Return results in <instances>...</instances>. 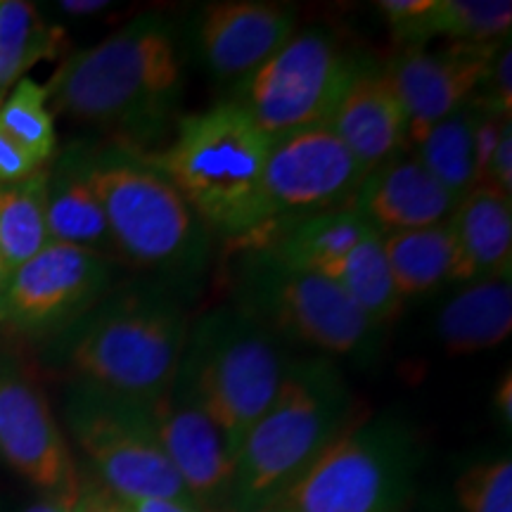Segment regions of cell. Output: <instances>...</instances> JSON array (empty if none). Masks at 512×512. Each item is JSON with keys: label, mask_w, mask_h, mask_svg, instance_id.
Returning a JSON list of instances; mask_svg holds the SVG:
<instances>
[{"label": "cell", "mask_w": 512, "mask_h": 512, "mask_svg": "<svg viewBox=\"0 0 512 512\" xmlns=\"http://www.w3.org/2000/svg\"><path fill=\"white\" fill-rule=\"evenodd\" d=\"M62 12L67 15H76V17H88V15H98V12H105L110 8V3L105 0H64L60 3Z\"/></svg>", "instance_id": "cell-39"}, {"label": "cell", "mask_w": 512, "mask_h": 512, "mask_svg": "<svg viewBox=\"0 0 512 512\" xmlns=\"http://www.w3.org/2000/svg\"><path fill=\"white\" fill-rule=\"evenodd\" d=\"M366 176L330 126L275 136L264 169L268 221L349 209Z\"/></svg>", "instance_id": "cell-12"}, {"label": "cell", "mask_w": 512, "mask_h": 512, "mask_svg": "<svg viewBox=\"0 0 512 512\" xmlns=\"http://www.w3.org/2000/svg\"><path fill=\"white\" fill-rule=\"evenodd\" d=\"M501 43H451L441 50L403 48L389 62L384 72L406 112L408 143L418 145L434 124L477 98Z\"/></svg>", "instance_id": "cell-14"}, {"label": "cell", "mask_w": 512, "mask_h": 512, "mask_svg": "<svg viewBox=\"0 0 512 512\" xmlns=\"http://www.w3.org/2000/svg\"><path fill=\"white\" fill-rule=\"evenodd\" d=\"M0 463L41 496L76 494L81 482L41 384L5 351H0Z\"/></svg>", "instance_id": "cell-13"}, {"label": "cell", "mask_w": 512, "mask_h": 512, "mask_svg": "<svg viewBox=\"0 0 512 512\" xmlns=\"http://www.w3.org/2000/svg\"><path fill=\"white\" fill-rule=\"evenodd\" d=\"M510 0H432L425 15L396 29L394 36L406 48H422L434 38L463 46L501 43L510 36Z\"/></svg>", "instance_id": "cell-23"}, {"label": "cell", "mask_w": 512, "mask_h": 512, "mask_svg": "<svg viewBox=\"0 0 512 512\" xmlns=\"http://www.w3.org/2000/svg\"><path fill=\"white\" fill-rule=\"evenodd\" d=\"M456 245L453 283L510 275L512 197L491 185H475L448 216Z\"/></svg>", "instance_id": "cell-21"}, {"label": "cell", "mask_w": 512, "mask_h": 512, "mask_svg": "<svg viewBox=\"0 0 512 512\" xmlns=\"http://www.w3.org/2000/svg\"><path fill=\"white\" fill-rule=\"evenodd\" d=\"M53 114L100 128L140 152L155 140L183 93L176 31L159 15H138L105 41L79 50L46 86Z\"/></svg>", "instance_id": "cell-1"}, {"label": "cell", "mask_w": 512, "mask_h": 512, "mask_svg": "<svg viewBox=\"0 0 512 512\" xmlns=\"http://www.w3.org/2000/svg\"><path fill=\"white\" fill-rule=\"evenodd\" d=\"M88 171L110 226L114 256L185 290L209 261V230L190 204L136 152L88 147Z\"/></svg>", "instance_id": "cell-5"}, {"label": "cell", "mask_w": 512, "mask_h": 512, "mask_svg": "<svg viewBox=\"0 0 512 512\" xmlns=\"http://www.w3.org/2000/svg\"><path fill=\"white\" fill-rule=\"evenodd\" d=\"M271 143L240 102L221 100L178 119L166 145L136 155L174 185L209 233L230 242L268 221L264 169Z\"/></svg>", "instance_id": "cell-3"}, {"label": "cell", "mask_w": 512, "mask_h": 512, "mask_svg": "<svg viewBox=\"0 0 512 512\" xmlns=\"http://www.w3.org/2000/svg\"><path fill=\"white\" fill-rule=\"evenodd\" d=\"M183 292L157 278L110 290L57 337L55 358L72 380L150 406L181 370L192 323Z\"/></svg>", "instance_id": "cell-2"}, {"label": "cell", "mask_w": 512, "mask_h": 512, "mask_svg": "<svg viewBox=\"0 0 512 512\" xmlns=\"http://www.w3.org/2000/svg\"><path fill=\"white\" fill-rule=\"evenodd\" d=\"M494 406L501 420L505 422V427L512 425V373L510 368L501 375V380L496 384L494 392Z\"/></svg>", "instance_id": "cell-37"}, {"label": "cell", "mask_w": 512, "mask_h": 512, "mask_svg": "<svg viewBox=\"0 0 512 512\" xmlns=\"http://www.w3.org/2000/svg\"><path fill=\"white\" fill-rule=\"evenodd\" d=\"M5 280H8V275H5V271H3V266H0V290H3Z\"/></svg>", "instance_id": "cell-41"}, {"label": "cell", "mask_w": 512, "mask_h": 512, "mask_svg": "<svg viewBox=\"0 0 512 512\" xmlns=\"http://www.w3.org/2000/svg\"><path fill=\"white\" fill-rule=\"evenodd\" d=\"M318 275L332 280L377 328H384L399 316L403 299L394 287L392 271L377 233L358 242L349 254L332 261Z\"/></svg>", "instance_id": "cell-25"}, {"label": "cell", "mask_w": 512, "mask_h": 512, "mask_svg": "<svg viewBox=\"0 0 512 512\" xmlns=\"http://www.w3.org/2000/svg\"><path fill=\"white\" fill-rule=\"evenodd\" d=\"M456 204L418 159L401 155L363 178L349 209L377 235H392L439 226Z\"/></svg>", "instance_id": "cell-17"}, {"label": "cell", "mask_w": 512, "mask_h": 512, "mask_svg": "<svg viewBox=\"0 0 512 512\" xmlns=\"http://www.w3.org/2000/svg\"><path fill=\"white\" fill-rule=\"evenodd\" d=\"M74 496H41L38 494L36 501H31L22 512H72L74 508Z\"/></svg>", "instance_id": "cell-38"}, {"label": "cell", "mask_w": 512, "mask_h": 512, "mask_svg": "<svg viewBox=\"0 0 512 512\" xmlns=\"http://www.w3.org/2000/svg\"><path fill=\"white\" fill-rule=\"evenodd\" d=\"M64 422L95 482L121 501L190 498L166 458L147 403L72 380L64 394Z\"/></svg>", "instance_id": "cell-9"}, {"label": "cell", "mask_w": 512, "mask_h": 512, "mask_svg": "<svg viewBox=\"0 0 512 512\" xmlns=\"http://www.w3.org/2000/svg\"><path fill=\"white\" fill-rule=\"evenodd\" d=\"M392 31L406 27L432 8V0H380L375 3Z\"/></svg>", "instance_id": "cell-35"}, {"label": "cell", "mask_w": 512, "mask_h": 512, "mask_svg": "<svg viewBox=\"0 0 512 512\" xmlns=\"http://www.w3.org/2000/svg\"><path fill=\"white\" fill-rule=\"evenodd\" d=\"M370 235H375V230L358 219L354 211L337 209L297 216V219L268 221L252 233L230 240L228 247L230 252L256 249L290 268L320 273Z\"/></svg>", "instance_id": "cell-19"}, {"label": "cell", "mask_w": 512, "mask_h": 512, "mask_svg": "<svg viewBox=\"0 0 512 512\" xmlns=\"http://www.w3.org/2000/svg\"><path fill=\"white\" fill-rule=\"evenodd\" d=\"M484 183L512 197V124L505 126L503 136L498 140L494 157H491L489 169H486Z\"/></svg>", "instance_id": "cell-34"}, {"label": "cell", "mask_w": 512, "mask_h": 512, "mask_svg": "<svg viewBox=\"0 0 512 512\" xmlns=\"http://www.w3.org/2000/svg\"><path fill=\"white\" fill-rule=\"evenodd\" d=\"M72 512H128L121 498H117L112 491H107L100 482H95L93 477L79 482L74 496V508Z\"/></svg>", "instance_id": "cell-33"}, {"label": "cell", "mask_w": 512, "mask_h": 512, "mask_svg": "<svg viewBox=\"0 0 512 512\" xmlns=\"http://www.w3.org/2000/svg\"><path fill=\"white\" fill-rule=\"evenodd\" d=\"M512 332L510 275L467 283L441 306L437 337L446 354L472 356L501 347Z\"/></svg>", "instance_id": "cell-22"}, {"label": "cell", "mask_w": 512, "mask_h": 512, "mask_svg": "<svg viewBox=\"0 0 512 512\" xmlns=\"http://www.w3.org/2000/svg\"><path fill=\"white\" fill-rule=\"evenodd\" d=\"M328 126L363 169L401 157L408 143V119L384 69L363 67L332 112Z\"/></svg>", "instance_id": "cell-18"}, {"label": "cell", "mask_w": 512, "mask_h": 512, "mask_svg": "<svg viewBox=\"0 0 512 512\" xmlns=\"http://www.w3.org/2000/svg\"><path fill=\"white\" fill-rule=\"evenodd\" d=\"M252 512H287V510L280 503H271V505H264V508L252 510Z\"/></svg>", "instance_id": "cell-40"}, {"label": "cell", "mask_w": 512, "mask_h": 512, "mask_svg": "<svg viewBox=\"0 0 512 512\" xmlns=\"http://www.w3.org/2000/svg\"><path fill=\"white\" fill-rule=\"evenodd\" d=\"M157 437L171 467L197 505L209 512H230L235 458L216 422L178 380L150 403Z\"/></svg>", "instance_id": "cell-15"}, {"label": "cell", "mask_w": 512, "mask_h": 512, "mask_svg": "<svg viewBox=\"0 0 512 512\" xmlns=\"http://www.w3.org/2000/svg\"><path fill=\"white\" fill-rule=\"evenodd\" d=\"M472 105L453 112L434 124L418 145V162L430 171L434 181L453 200L460 202L475 188V162H472Z\"/></svg>", "instance_id": "cell-28"}, {"label": "cell", "mask_w": 512, "mask_h": 512, "mask_svg": "<svg viewBox=\"0 0 512 512\" xmlns=\"http://www.w3.org/2000/svg\"><path fill=\"white\" fill-rule=\"evenodd\" d=\"M46 185L48 166H43L27 181L0 188V266L8 278L50 242Z\"/></svg>", "instance_id": "cell-26"}, {"label": "cell", "mask_w": 512, "mask_h": 512, "mask_svg": "<svg viewBox=\"0 0 512 512\" xmlns=\"http://www.w3.org/2000/svg\"><path fill=\"white\" fill-rule=\"evenodd\" d=\"M41 169L43 166L15 138H10L0 128V188L27 181V178L38 174Z\"/></svg>", "instance_id": "cell-32"}, {"label": "cell", "mask_w": 512, "mask_h": 512, "mask_svg": "<svg viewBox=\"0 0 512 512\" xmlns=\"http://www.w3.org/2000/svg\"><path fill=\"white\" fill-rule=\"evenodd\" d=\"M415 472L418 444L403 422L356 415L278 503L287 512H403Z\"/></svg>", "instance_id": "cell-7"}, {"label": "cell", "mask_w": 512, "mask_h": 512, "mask_svg": "<svg viewBox=\"0 0 512 512\" xmlns=\"http://www.w3.org/2000/svg\"><path fill=\"white\" fill-rule=\"evenodd\" d=\"M354 418V394L330 358L287 363L278 394L235 456L230 512L278 503Z\"/></svg>", "instance_id": "cell-4"}, {"label": "cell", "mask_w": 512, "mask_h": 512, "mask_svg": "<svg viewBox=\"0 0 512 512\" xmlns=\"http://www.w3.org/2000/svg\"><path fill=\"white\" fill-rule=\"evenodd\" d=\"M64 34L50 27L31 3L0 0V102L38 62L53 60Z\"/></svg>", "instance_id": "cell-27"}, {"label": "cell", "mask_w": 512, "mask_h": 512, "mask_svg": "<svg viewBox=\"0 0 512 512\" xmlns=\"http://www.w3.org/2000/svg\"><path fill=\"white\" fill-rule=\"evenodd\" d=\"M287 363L280 339L264 325L233 304L216 306L190 323L178 380L216 422L235 458L278 394Z\"/></svg>", "instance_id": "cell-6"}, {"label": "cell", "mask_w": 512, "mask_h": 512, "mask_svg": "<svg viewBox=\"0 0 512 512\" xmlns=\"http://www.w3.org/2000/svg\"><path fill=\"white\" fill-rule=\"evenodd\" d=\"M230 254L233 306L271 335L316 349L325 358L370 354L380 328L332 280L280 264L256 249Z\"/></svg>", "instance_id": "cell-8"}, {"label": "cell", "mask_w": 512, "mask_h": 512, "mask_svg": "<svg viewBox=\"0 0 512 512\" xmlns=\"http://www.w3.org/2000/svg\"><path fill=\"white\" fill-rule=\"evenodd\" d=\"M389 271L399 297H422L453 283L456 275V245L448 221L432 228L380 235Z\"/></svg>", "instance_id": "cell-24"}, {"label": "cell", "mask_w": 512, "mask_h": 512, "mask_svg": "<svg viewBox=\"0 0 512 512\" xmlns=\"http://www.w3.org/2000/svg\"><path fill=\"white\" fill-rule=\"evenodd\" d=\"M472 102H477L484 110L498 114V117L510 119L512 114V50L510 43H501L491 60L489 74H486L484 86Z\"/></svg>", "instance_id": "cell-31"}, {"label": "cell", "mask_w": 512, "mask_h": 512, "mask_svg": "<svg viewBox=\"0 0 512 512\" xmlns=\"http://www.w3.org/2000/svg\"><path fill=\"white\" fill-rule=\"evenodd\" d=\"M124 505L128 512H209L190 498H136Z\"/></svg>", "instance_id": "cell-36"}, {"label": "cell", "mask_w": 512, "mask_h": 512, "mask_svg": "<svg viewBox=\"0 0 512 512\" xmlns=\"http://www.w3.org/2000/svg\"><path fill=\"white\" fill-rule=\"evenodd\" d=\"M114 261L48 242L0 290V330L22 339L60 337L112 290Z\"/></svg>", "instance_id": "cell-11"}, {"label": "cell", "mask_w": 512, "mask_h": 512, "mask_svg": "<svg viewBox=\"0 0 512 512\" xmlns=\"http://www.w3.org/2000/svg\"><path fill=\"white\" fill-rule=\"evenodd\" d=\"M46 226L50 242L117 259L105 209L88 171V147L72 145L48 164Z\"/></svg>", "instance_id": "cell-20"}, {"label": "cell", "mask_w": 512, "mask_h": 512, "mask_svg": "<svg viewBox=\"0 0 512 512\" xmlns=\"http://www.w3.org/2000/svg\"><path fill=\"white\" fill-rule=\"evenodd\" d=\"M297 31L292 8L264 0L211 3L197 17V48L223 79H245L273 57Z\"/></svg>", "instance_id": "cell-16"}, {"label": "cell", "mask_w": 512, "mask_h": 512, "mask_svg": "<svg viewBox=\"0 0 512 512\" xmlns=\"http://www.w3.org/2000/svg\"><path fill=\"white\" fill-rule=\"evenodd\" d=\"M363 64L330 31L306 29L240 79L235 102L268 136L328 126L335 107Z\"/></svg>", "instance_id": "cell-10"}, {"label": "cell", "mask_w": 512, "mask_h": 512, "mask_svg": "<svg viewBox=\"0 0 512 512\" xmlns=\"http://www.w3.org/2000/svg\"><path fill=\"white\" fill-rule=\"evenodd\" d=\"M0 128L15 138L41 166H48L57 152L55 114L48 105L46 86L19 79L0 102Z\"/></svg>", "instance_id": "cell-29"}, {"label": "cell", "mask_w": 512, "mask_h": 512, "mask_svg": "<svg viewBox=\"0 0 512 512\" xmlns=\"http://www.w3.org/2000/svg\"><path fill=\"white\" fill-rule=\"evenodd\" d=\"M463 512H512V463L508 456L470 465L456 479Z\"/></svg>", "instance_id": "cell-30"}]
</instances>
